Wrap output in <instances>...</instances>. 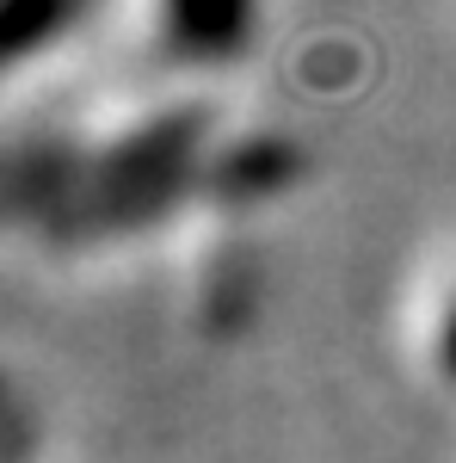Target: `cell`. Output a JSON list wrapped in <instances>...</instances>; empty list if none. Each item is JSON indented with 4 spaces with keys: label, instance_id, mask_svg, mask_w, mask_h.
<instances>
[{
    "label": "cell",
    "instance_id": "cell-3",
    "mask_svg": "<svg viewBox=\"0 0 456 463\" xmlns=\"http://www.w3.org/2000/svg\"><path fill=\"white\" fill-rule=\"evenodd\" d=\"M407 321H414V358H420V371L438 390L456 395V248L425 266Z\"/></svg>",
    "mask_w": 456,
    "mask_h": 463
},
{
    "label": "cell",
    "instance_id": "cell-1",
    "mask_svg": "<svg viewBox=\"0 0 456 463\" xmlns=\"http://www.w3.org/2000/svg\"><path fill=\"white\" fill-rule=\"evenodd\" d=\"M228 111L204 80H167L106 93L93 106L13 124L6 143V222L43 253H106L148 241L216 211V161Z\"/></svg>",
    "mask_w": 456,
    "mask_h": 463
},
{
    "label": "cell",
    "instance_id": "cell-2",
    "mask_svg": "<svg viewBox=\"0 0 456 463\" xmlns=\"http://www.w3.org/2000/svg\"><path fill=\"white\" fill-rule=\"evenodd\" d=\"M117 6L148 69L167 80H204L235 69L259 32V0H117Z\"/></svg>",
    "mask_w": 456,
    "mask_h": 463
},
{
    "label": "cell",
    "instance_id": "cell-4",
    "mask_svg": "<svg viewBox=\"0 0 456 463\" xmlns=\"http://www.w3.org/2000/svg\"><path fill=\"white\" fill-rule=\"evenodd\" d=\"M93 0H0V37H6V74L32 69L37 56H56L80 25Z\"/></svg>",
    "mask_w": 456,
    "mask_h": 463
}]
</instances>
